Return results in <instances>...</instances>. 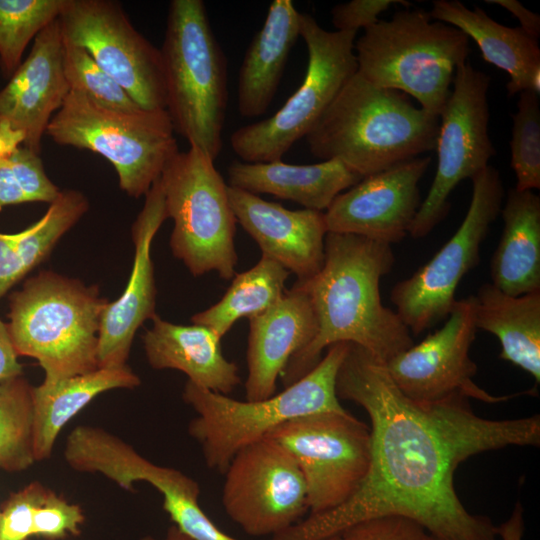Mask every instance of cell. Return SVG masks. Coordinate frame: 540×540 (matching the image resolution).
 Wrapping results in <instances>:
<instances>
[{
  "label": "cell",
  "instance_id": "obj_43",
  "mask_svg": "<svg viewBox=\"0 0 540 540\" xmlns=\"http://www.w3.org/2000/svg\"><path fill=\"white\" fill-rule=\"evenodd\" d=\"M141 540H192L183 534L177 527L172 525L167 530L166 534L162 538H155L153 536H145Z\"/></svg>",
  "mask_w": 540,
  "mask_h": 540
},
{
  "label": "cell",
  "instance_id": "obj_27",
  "mask_svg": "<svg viewBox=\"0 0 540 540\" xmlns=\"http://www.w3.org/2000/svg\"><path fill=\"white\" fill-rule=\"evenodd\" d=\"M474 297L477 329L495 335L499 357L529 373L540 382V291L508 295L492 283L481 285Z\"/></svg>",
  "mask_w": 540,
  "mask_h": 540
},
{
  "label": "cell",
  "instance_id": "obj_18",
  "mask_svg": "<svg viewBox=\"0 0 540 540\" xmlns=\"http://www.w3.org/2000/svg\"><path fill=\"white\" fill-rule=\"evenodd\" d=\"M63 49L56 19L35 37L29 55L0 90V124L20 135L22 145L38 154L51 119L70 93Z\"/></svg>",
  "mask_w": 540,
  "mask_h": 540
},
{
  "label": "cell",
  "instance_id": "obj_33",
  "mask_svg": "<svg viewBox=\"0 0 540 540\" xmlns=\"http://www.w3.org/2000/svg\"><path fill=\"white\" fill-rule=\"evenodd\" d=\"M60 189L47 176L40 155L20 145L0 153V211L27 202H53Z\"/></svg>",
  "mask_w": 540,
  "mask_h": 540
},
{
  "label": "cell",
  "instance_id": "obj_16",
  "mask_svg": "<svg viewBox=\"0 0 540 540\" xmlns=\"http://www.w3.org/2000/svg\"><path fill=\"white\" fill-rule=\"evenodd\" d=\"M476 330L473 295L456 300L440 329L385 363L390 377L407 397L418 402L460 394L497 403L519 395L494 396L473 382L477 366L469 350Z\"/></svg>",
  "mask_w": 540,
  "mask_h": 540
},
{
  "label": "cell",
  "instance_id": "obj_26",
  "mask_svg": "<svg viewBox=\"0 0 540 540\" xmlns=\"http://www.w3.org/2000/svg\"><path fill=\"white\" fill-rule=\"evenodd\" d=\"M503 230L492 256V284L511 296L540 291V198L510 189L501 209Z\"/></svg>",
  "mask_w": 540,
  "mask_h": 540
},
{
  "label": "cell",
  "instance_id": "obj_23",
  "mask_svg": "<svg viewBox=\"0 0 540 540\" xmlns=\"http://www.w3.org/2000/svg\"><path fill=\"white\" fill-rule=\"evenodd\" d=\"M432 19L456 27L479 47L483 59L506 71L509 96L530 90L540 91V48L537 39L522 28L504 26L482 8H467L458 0H435Z\"/></svg>",
  "mask_w": 540,
  "mask_h": 540
},
{
  "label": "cell",
  "instance_id": "obj_36",
  "mask_svg": "<svg viewBox=\"0 0 540 540\" xmlns=\"http://www.w3.org/2000/svg\"><path fill=\"white\" fill-rule=\"evenodd\" d=\"M85 521L82 508L68 502L64 497L46 488L39 501L33 523V536L47 540H59L77 536Z\"/></svg>",
  "mask_w": 540,
  "mask_h": 540
},
{
  "label": "cell",
  "instance_id": "obj_38",
  "mask_svg": "<svg viewBox=\"0 0 540 540\" xmlns=\"http://www.w3.org/2000/svg\"><path fill=\"white\" fill-rule=\"evenodd\" d=\"M345 540H429L418 523L398 516L375 518L358 523L341 533Z\"/></svg>",
  "mask_w": 540,
  "mask_h": 540
},
{
  "label": "cell",
  "instance_id": "obj_29",
  "mask_svg": "<svg viewBox=\"0 0 540 540\" xmlns=\"http://www.w3.org/2000/svg\"><path fill=\"white\" fill-rule=\"evenodd\" d=\"M88 208L82 192L61 190L34 224L18 233H0V298L50 254Z\"/></svg>",
  "mask_w": 540,
  "mask_h": 540
},
{
  "label": "cell",
  "instance_id": "obj_20",
  "mask_svg": "<svg viewBox=\"0 0 540 540\" xmlns=\"http://www.w3.org/2000/svg\"><path fill=\"white\" fill-rule=\"evenodd\" d=\"M228 197L236 221L258 244L262 255L294 273L297 281H307L321 270L328 233L323 212L289 210L229 185Z\"/></svg>",
  "mask_w": 540,
  "mask_h": 540
},
{
  "label": "cell",
  "instance_id": "obj_32",
  "mask_svg": "<svg viewBox=\"0 0 540 540\" xmlns=\"http://www.w3.org/2000/svg\"><path fill=\"white\" fill-rule=\"evenodd\" d=\"M63 0H0V68L10 78L28 44L58 19Z\"/></svg>",
  "mask_w": 540,
  "mask_h": 540
},
{
  "label": "cell",
  "instance_id": "obj_30",
  "mask_svg": "<svg viewBox=\"0 0 540 540\" xmlns=\"http://www.w3.org/2000/svg\"><path fill=\"white\" fill-rule=\"evenodd\" d=\"M289 274L281 264L261 255L249 270L234 275L216 304L193 315L191 321L222 338L237 320L256 316L273 306L283 296Z\"/></svg>",
  "mask_w": 540,
  "mask_h": 540
},
{
  "label": "cell",
  "instance_id": "obj_14",
  "mask_svg": "<svg viewBox=\"0 0 540 540\" xmlns=\"http://www.w3.org/2000/svg\"><path fill=\"white\" fill-rule=\"evenodd\" d=\"M63 38L83 48L145 110H165L160 49L132 25L112 0H63Z\"/></svg>",
  "mask_w": 540,
  "mask_h": 540
},
{
  "label": "cell",
  "instance_id": "obj_19",
  "mask_svg": "<svg viewBox=\"0 0 540 540\" xmlns=\"http://www.w3.org/2000/svg\"><path fill=\"white\" fill-rule=\"evenodd\" d=\"M168 219L159 178L145 194L144 206L132 226L135 247L129 281L122 295L105 306L98 333V367L126 364L138 328L155 315L156 285L151 243Z\"/></svg>",
  "mask_w": 540,
  "mask_h": 540
},
{
  "label": "cell",
  "instance_id": "obj_39",
  "mask_svg": "<svg viewBox=\"0 0 540 540\" xmlns=\"http://www.w3.org/2000/svg\"><path fill=\"white\" fill-rule=\"evenodd\" d=\"M393 4L405 7L410 3L403 0H352L334 6L331 10L332 24L336 31H354L376 24L378 16Z\"/></svg>",
  "mask_w": 540,
  "mask_h": 540
},
{
  "label": "cell",
  "instance_id": "obj_9",
  "mask_svg": "<svg viewBox=\"0 0 540 540\" xmlns=\"http://www.w3.org/2000/svg\"><path fill=\"white\" fill-rule=\"evenodd\" d=\"M168 218L174 226L170 237L173 255L194 276L216 271L220 278L235 275L236 218L228 185L201 150L189 146L178 151L160 177Z\"/></svg>",
  "mask_w": 540,
  "mask_h": 540
},
{
  "label": "cell",
  "instance_id": "obj_42",
  "mask_svg": "<svg viewBox=\"0 0 540 540\" xmlns=\"http://www.w3.org/2000/svg\"><path fill=\"white\" fill-rule=\"evenodd\" d=\"M497 528L500 540H523L525 525L521 503L515 505L509 518ZM429 540L437 539L430 536Z\"/></svg>",
  "mask_w": 540,
  "mask_h": 540
},
{
  "label": "cell",
  "instance_id": "obj_13",
  "mask_svg": "<svg viewBox=\"0 0 540 540\" xmlns=\"http://www.w3.org/2000/svg\"><path fill=\"white\" fill-rule=\"evenodd\" d=\"M452 84L440 115L436 174L409 230L414 239L426 237L447 216L453 189L484 170L496 153L488 132L490 77L465 62Z\"/></svg>",
  "mask_w": 540,
  "mask_h": 540
},
{
  "label": "cell",
  "instance_id": "obj_22",
  "mask_svg": "<svg viewBox=\"0 0 540 540\" xmlns=\"http://www.w3.org/2000/svg\"><path fill=\"white\" fill-rule=\"evenodd\" d=\"M151 320L153 325L143 335V343L152 368L179 370L188 381L223 395L241 383L239 368L225 358L222 338L210 328L174 324L157 314Z\"/></svg>",
  "mask_w": 540,
  "mask_h": 540
},
{
  "label": "cell",
  "instance_id": "obj_2",
  "mask_svg": "<svg viewBox=\"0 0 540 540\" xmlns=\"http://www.w3.org/2000/svg\"><path fill=\"white\" fill-rule=\"evenodd\" d=\"M394 263L389 244L354 234H326L321 270L299 281L313 305L317 333L285 367V387L314 368L333 344H356L384 363L414 344L410 330L380 297V280Z\"/></svg>",
  "mask_w": 540,
  "mask_h": 540
},
{
  "label": "cell",
  "instance_id": "obj_5",
  "mask_svg": "<svg viewBox=\"0 0 540 540\" xmlns=\"http://www.w3.org/2000/svg\"><path fill=\"white\" fill-rule=\"evenodd\" d=\"M348 345H331L307 374L261 400H236L187 381L182 396L196 412L188 432L199 443L205 464L224 473L238 451L281 424L310 414L345 411L336 393V379Z\"/></svg>",
  "mask_w": 540,
  "mask_h": 540
},
{
  "label": "cell",
  "instance_id": "obj_8",
  "mask_svg": "<svg viewBox=\"0 0 540 540\" xmlns=\"http://www.w3.org/2000/svg\"><path fill=\"white\" fill-rule=\"evenodd\" d=\"M166 110L118 111L70 92L46 135L58 145L90 150L114 167L120 188L145 195L179 151Z\"/></svg>",
  "mask_w": 540,
  "mask_h": 540
},
{
  "label": "cell",
  "instance_id": "obj_3",
  "mask_svg": "<svg viewBox=\"0 0 540 540\" xmlns=\"http://www.w3.org/2000/svg\"><path fill=\"white\" fill-rule=\"evenodd\" d=\"M439 127L440 117L408 95L356 72L305 138L315 157L340 160L364 178L435 150Z\"/></svg>",
  "mask_w": 540,
  "mask_h": 540
},
{
  "label": "cell",
  "instance_id": "obj_15",
  "mask_svg": "<svg viewBox=\"0 0 540 540\" xmlns=\"http://www.w3.org/2000/svg\"><path fill=\"white\" fill-rule=\"evenodd\" d=\"M223 474L222 506L248 535L273 537L309 511L299 466L291 453L270 437L238 451Z\"/></svg>",
  "mask_w": 540,
  "mask_h": 540
},
{
  "label": "cell",
  "instance_id": "obj_17",
  "mask_svg": "<svg viewBox=\"0 0 540 540\" xmlns=\"http://www.w3.org/2000/svg\"><path fill=\"white\" fill-rule=\"evenodd\" d=\"M430 162V157H415L362 178L324 213L327 231L389 245L403 240L420 208L418 184Z\"/></svg>",
  "mask_w": 540,
  "mask_h": 540
},
{
  "label": "cell",
  "instance_id": "obj_37",
  "mask_svg": "<svg viewBox=\"0 0 540 540\" xmlns=\"http://www.w3.org/2000/svg\"><path fill=\"white\" fill-rule=\"evenodd\" d=\"M46 488L33 481L9 496L0 509V540H28L33 536L35 509Z\"/></svg>",
  "mask_w": 540,
  "mask_h": 540
},
{
  "label": "cell",
  "instance_id": "obj_7",
  "mask_svg": "<svg viewBox=\"0 0 540 540\" xmlns=\"http://www.w3.org/2000/svg\"><path fill=\"white\" fill-rule=\"evenodd\" d=\"M431 19L420 9L397 11L364 29L354 51L361 77L414 97L422 109L440 117L470 43L456 27Z\"/></svg>",
  "mask_w": 540,
  "mask_h": 540
},
{
  "label": "cell",
  "instance_id": "obj_44",
  "mask_svg": "<svg viewBox=\"0 0 540 540\" xmlns=\"http://www.w3.org/2000/svg\"><path fill=\"white\" fill-rule=\"evenodd\" d=\"M323 540H345V539L341 534H338V535H334V536L325 538Z\"/></svg>",
  "mask_w": 540,
  "mask_h": 540
},
{
  "label": "cell",
  "instance_id": "obj_31",
  "mask_svg": "<svg viewBox=\"0 0 540 540\" xmlns=\"http://www.w3.org/2000/svg\"><path fill=\"white\" fill-rule=\"evenodd\" d=\"M33 386L22 376L0 382V469L21 472L34 456Z\"/></svg>",
  "mask_w": 540,
  "mask_h": 540
},
{
  "label": "cell",
  "instance_id": "obj_6",
  "mask_svg": "<svg viewBox=\"0 0 540 540\" xmlns=\"http://www.w3.org/2000/svg\"><path fill=\"white\" fill-rule=\"evenodd\" d=\"M160 52L175 133L215 161L223 145L227 66L202 0L170 2Z\"/></svg>",
  "mask_w": 540,
  "mask_h": 540
},
{
  "label": "cell",
  "instance_id": "obj_34",
  "mask_svg": "<svg viewBox=\"0 0 540 540\" xmlns=\"http://www.w3.org/2000/svg\"><path fill=\"white\" fill-rule=\"evenodd\" d=\"M63 66L70 92L94 104L118 111L142 109L108 73L81 47L63 38Z\"/></svg>",
  "mask_w": 540,
  "mask_h": 540
},
{
  "label": "cell",
  "instance_id": "obj_24",
  "mask_svg": "<svg viewBox=\"0 0 540 540\" xmlns=\"http://www.w3.org/2000/svg\"><path fill=\"white\" fill-rule=\"evenodd\" d=\"M363 177L337 159L297 165L281 159L249 163L234 161L228 167V185L252 194H271L294 201L304 209L327 210L342 192Z\"/></svg>",
  "mask_w": 540,
  "mask_h": 540
},
{
  "label": "cell",
  "instance_id": "obj_41",
  "mask_svg": "<svg viewBox=\"0 0 540 540\" xmlns=\"http://www.w3.org/2000/svg\"><path fill=\"white\" fill-rule=\"evenodd\" d=\"M487 3L499 5L514 15L525 32L537 39L540 35V16L524 7L516 0H486Z\"/></svg>",
  "mask_w": 540,
  "mask_h": 540
},
{
  "label": "cell",
  "instance_id": "obj_11",
  "mask_svg": "<svg viewBox=\"0 0 540 540\" xmlns=\"http://www.w3.org/2000/svg\"><path fill=\"white\" fill-rule=\"evenodd\" d=\"M471 181V201L457 231L426 264L391 290L396 313L413 335L449 315L457 287L479 264L481 245L501 211L504 189L499 172L488 165Z\"/></svg>",
  "mask_w": 540,
  "mask_h": 540
},
{
  "label": "cell",
  "instance_id": "obj_40",
  "mask_svg": "<svg viewBox=\"0 0 540 540\" xmlns=\"http://www.w3.org/2000/svg\"><path fill=\"white\" fill-rule=\"evenodd\" d=\"M22 371L7 324L0 319V382L22 376Z\"/></svg>",
  "mask_w": 540,
  "mask_h": 540
},
{
  "label": "cell",
  "instance_id": "obj_10",
  "mask_svg": "<svg viewBox=\"0 0 540 540\" xmlns=\"http://www.w3.org/2000/svg\"><path fill=\"white\" fill-rule=\"evenodd\" d=\"M354 31H327L309 14H300V36L308 50L305 78L272 116L237 129L233 151L249 163L281 157L310 132L345 83L357 72Z\"/></svg>",
  "mask_w": 540,
  "mask_h": 540
},
{
  "label": "cell",
  "instance_id": "obj_21",
  "mask_svg": "<svg viewBox=\"0 0 540 540\" xmlns=\"http://www.w3.org/2000/svg\"><path fill=\"white\" fill-rule=\"evenodd\" d=\"M248 319L245 399L261 400L276 393L277 380L290 359L314 339L317 320L310 297L299 281L286 289L273 306Z\"/></svg>",
  "mask_w": 540,
  "mask_h": 540
},
{
  "label": "cell",
  "instance_id": "obj_25",
  "mask_svg": "<svg viewBox=\"0 0 540 540\" xmlns=\"http://www.w3.org/2000/svg\"><path fill=\"white\" fill-rule=\"evenodd\" d=\"M300 14L291 0H274L270 4L239 70L237 107L241 116L258 117L267 111L300 36Z\"/></svg>",
  "mask_w": 540,
  "mask_h": 540
},
{
  "label": "cell",
  "instance_id": "obj_35",
  "mask_svg": "<svg viewBox=\"0 0 540 540\" xmlns=\"http://www.w3.org/2000/svg\"><path fill=\"white\" fill-rule=\"evenodd\" d=\"M513 115L510 140L511 167L519 191L540 188V104L539 95L522 91Z\"/></svg>",
  "mask_w": 540,
  "mask_h": 540
},
{
  "label": "cell",
  "instance_id": "obj_12",
  "mask_svg": "<svg viewBox=\"0 0 540 540\" xmlns=\"http://www.w3.org/2000/svg\"><path fill=\"white\" fill-rule=\"evenodd\" d=\"M270 437L293 456L304 477L310 514L350 499L364 481L371 455L370 428L346 410L292 419Z\"/></svg>",
  "mask_w": 540,
  "mask_h": 540
},
{
  "label": "cell",
  "instance_id": "obj_28",
  "mask_svg": "<svg viewBox=\"0 0 540 540\" xmlns=\"http://www.w3.org/2000/svg\"><path fill=\"white\" fill-rule=\"evenodd\" d=\"M140 383V378L124 365L99 367L56 383L42 382L33 387L35 460L51 456L62 428L96 396L112 389H132Z\"/></svg>",
  "mask_w": 540,
  "mask_h": 540
},
{
  "label": "cell",
  "instance_id": "obj_4",
  "mask_svg": "<svg viewBox=\"0 0 540 540\" xmlns=\"http://www.w3.org/2000/svg\"><path fill=\"white\" fill-rule=\"evenodd\" d=\"M108 302L96 286L40 272L10 297L7 327L15 351L38 361L44 383L96 370L100 321Z\"/></svg>",
  "mask_w": 540,
  "mask_h": 540
},
{
  "label": "cell",
  "instance_id": "obj_1",
  "mask_svg": "<svg viewBox=\"0 0 540 540\" xmlns=\"http://www.w3.org/2000/svg\"><path fill=\"white\" fill-rule=\"evenodd\" d=\"M336 393L370 418L367 475L345 503L310 514L271 540H323L389 516L410 519L437 540H496L498 528L459 500L454 473L462 461L484 451L539 446L538 414L490 420L476 415L460 394L436 402L412 400L383 361L352 343L337 374Z\"/></svg>",
  "mask_w": 540,
  "mask_h": 540
}]
</instances>
